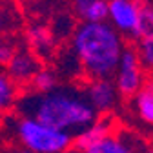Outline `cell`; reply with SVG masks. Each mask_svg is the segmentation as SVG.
I'll return each mask as SVG.
<instances>
[{
	"mask_svg": "<svg viewBox=\"0 0 153 153\" xmlns=\"http://www.w3.org/2000/svg\"><path fill=\"white\" fill-rule=\"evenodd\" d=\"M26 35H27V49L36 55L38 60L53 56L55 48H56V38L51 27L44 24H31Z\"/></svg>",
	"mask_w": 153,
	"mask_h": 153,
	"instance_id": "cell-9",
	"label": "cell"
},
{
	"mask_svg": "<svg viewBox=\"0 0 153 153\" xmlns=\"http://www.w3.org/2000/svg\"><path fill=\"white\" fill-rule=\"evenodd\" d=\"M16 100H18V86L6 75V71H0V113L16 106Z\"/></svg>",
	"mask_w": 153,
	"mask_h": 153,
	"instance_id": "cell-15",
	"label": "cell"
},
{
	"mask_svg": "<svg viewBox=\"0 0 153 153\" xmlns=\"http://www.w3.org/2000/svg\"><path fill=\"white\" fill-rule=\"evenodd\" d=\"M133 36L139 40H153V4H140L137 27L133 31Z\"/></svg>",
	"mask_w": 153,
	"mask_h": 153,
	"instance_id": "cell-14",
	"label": "cell"
},
{
	"mask_svg": "<svg viewBox=\"0 0 153 153\" xmlns=\"http://www.w3.org/2000/svg\"><path fill=\"white\" fill-rule=\"evenodd\" d=\"M75 16L80 24H100L108 22V2L106 0H76L71 4Z\"/></svg>",
	"mask_w": 153,
	"mask_h": 153,
	"instance_id": "cell-11",
	"label": "cell"
},
{
	"mask_svg": "<svg viewBox=\"0 0 153 153\" xmlns=\"http://www.w3.org/2000/svg\"><path fill=\"white\" fill-rule=\"evenodd\" d=\"M15 128L26 149L33 153H62L73 146L71 135L48 128L35 119L22 117L18 119Z\"/></svg>",
	"mask_w": 153,
	"mask_h": 153,
	"instance_id": "cell-3",
	"label": "cell"
},
{
	"mask_svg": "<svg viewBox=\"0 0 153 153\" xmlns=\"http://www.w3.org/2000/svg\"><path fill=\"white\" fill-rule=\"evenodd\" d=\"M135 51L142 66L153 68V40H139V48Z\"/></svg>",
	"mask_w": 153,
	"mask_h": 153,
	"instance_id": "cell-18",
	"label": "cell"
},
{
	"mask_svg": "<svg viewBox=\"0 0 153 153\" xmlns=\"http://www.w3.org/2000/svg\"><path fill=\"white\" fill-rule=\"evenodd\" d=\"M142 2L131 0H111L108 2V20L115 31L133 35L139 20V11Z\"/></svg>",
	"mask_w": 153,
	"mask_h": 153,
	"instance_id": "cell-6",
	"label": "cell"
},
{
	"mask_svg": "<svg viewBox=\"0 0 153 153\" xmlns=\"http://www.w3.org/2000/svg\"><path fill=\"white\" fill-rule=\"evenodd\" d=\"M124 48L122 35L109 22L80 24L71 35L73 55L89 80L111 79L117 73Z\"/></svg>",
	"mask_w": 153,
	"mask_h": 153,
	"instance_id": "cell-2",
	"label": "cell"
},
{
	"mask_svg": "<svg viewBox=\"0 0 153 153\" xmlns=\"http://www.w3.org/2000/svg\"><path fill=\"white\" fill-rule=\"evenodd\" d=\"M111 133H113V119L109 117V115L97 117V120H95L88 129H84L82 133H79V135L75 137L73 146H75V149L79 153H82L84 149H88L89 146H93L95 142L102 140L104 137L111 135Z\"/></svg>",
	"mask_w": 153,
	"mask_h": 153,
	"instance_id": "cell-10",
	"label": "cell"
},
{
	"mask_svg": "<svg viewBox=\"0 0 153 153\" xmlns=\"http://www.w3.org/2000/svg\"><path fill=\"white\" fill-rule=\"evenodd\" d=\"M18 46L13 40V36L6 35V36H0V66H7L11 56L16 53Z\"/></svg>",
	"mask_w": 153,
	"mask_h": 153,
	"instance_id": "cell-17",
	"label": "cell"
},
{
	"mask_svg": "<svg viewBox=\"0 0 153 153\" xmlns=\"http://www.w3.org/2000/svg\"><path fill=\"white\" fill-rule=\"evenodd\" d=\"M142 140L129 133H111L102 140L95 142L82 153H146Z\"/></svg>",
	"mask_w": 153,
	"mask_h": 153,
	"instance_id": "cell-7",
	"label": "cell"
},
{
	"mask_svg": "<svg viewBox=\"0 0 153 153\" xmlns=\"http://www.w3.org/2000/svg\"><path fill=\"white\" fill-rule=\"evenodd\" d=\"M6 68H7L6 75L16 86H26L33 80V76L42 69V62L38 60L36 55L31 53L27 48H18Z\"/></svg>",
	"mask_w": 153,
	"mask_h": 153,
	"instance_id": "cell-5",
	"label": "cell"
},
{
	"mask_svg": "<svg viewBox=\"0 0 153 153\" xmlns=\"http://www.w3.org/2000/svg\"><path fill=\"white\" fill-rule=\"evenodd\" d=\"M135 108L139 117L148 122L153 124V80H148L142 84V88L137 91L135 95Z\"/></svg>",
	"mask_w": 153,
	"mask_h": 153,
	"instance_id": "cell-12",
	"label": "cell"
},
{
	"mask_svg": "<svg viewBox=\"0 0 153 153\" xmlns=\"http://www.w3.org/2000/svg\"><path fill=\"white\" fill-rule=\"evenodd\" d=\"M18 153H33V151H27V149H24V151H18Z\"/></svg>",
	"mask_w": 153,
	"mask_h": 153,
	"instance_id": "cell-19",
	"label": "cell"
},
{
	"mask_svg": "<svg viewBox=\"0 0 153 153\" xmlns=\"http://www.w3.org/2000/svg\"><path fill=\"white\" fill-rule=\"evenodd\" d=\"M16 108L24 117L68 135H79L97 120V111L86 93L75 88H56L49 93H26L18 97Z\"/></svg>",
	"mask_w": 153,
	"mask_h": 153,
	"instance_id": "cell-1",
	"label": "cell"
},
{
	"mask_svg": "<svg viewBox=\"0 0 153 153\" xmlns=\"http://www.w3.org/2000/svg\"><path fill=\"white\" fill-rule=\"evenodd\" d=\"M16 26V11L6 9V6L0 4V36H6L11 31H15Z\"/></svg>",
	"mask_w": 153,
	"mask_h": 153,
	"instance_id": "cell-16",
	"label": "cell"
},
{
	"mask_svg": "<svg viewBox=\"0 0 153 153\" xmlns=\"http://www.w3.org/2000/svg\"><path fill=\"white\" fill-rule=\"evenodd\" d=\"M115 88L122 97H135L144 84V71L139 60V55L133 48H124L120 62L115 73Z\"/></svg>",
	"mask_w": 153,
	"mask_h": 153,
	"instance_id": "cell-4",
	"label": "cell"
},
{
	"mask_svg": "<svg viewBox=\"0 0 153 153\" xmlns=\"http://www.w3.org/2000/svg\"><path fill=\"white\" fill-rule=\"evenodd\" d=\"M29 86H31V93H38V95L49 93V91L59 88V75H56L55 69L42 66V69L33 76Z\"/></svg>",
	"mask_w": 153,
	"mask_h": 153,
	"instance_id": "cell-13",
	"label": "cell"
},
{
	"mask_svg": "<svg viewBox=\"0 0 153 153\" xmlns=\"http://www.w3.org/2000/svg\"><path fill=\"white\" fill-rule=\"evenodd\" d=\"M86 97L89 100V104L93 106V109L97 113H106L117 104V88H115V84L109 80V79H99V80H89L86 89Z\"/></svg>",
	"mask_w": 153,
	"mask_h": 153,
	"instance_id": "cell-8",
	"label": "cell"
},
{
	"mask_svg": "<svg viewBox=\"0 0 153 153\" xmlns=\"http://www.w3.org/2000/svg\"><path fill=\"white\" fill-rule=\"evenodd\" d=\"M146 153H153V148H149V149H146Z\"/></svg>",
	"mask_w": 153,
	"mask_h": 153,
	"instance_id": "cell-20",
	"label": "cell"
}]
</instances>
